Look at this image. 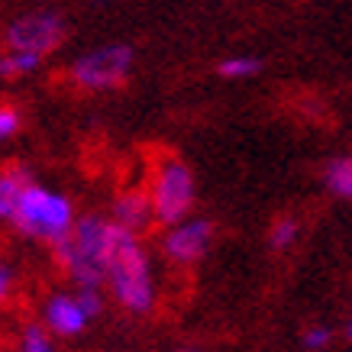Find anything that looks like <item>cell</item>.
Returning a JSON list of instances; mask_svg holds the SVG:
<instances>
[{
    "label": "cell",
    "mask_w": 352,
    "mask_h": 352,
    "mask_svg": "<svg viewBox=\"0 0 352 352\" xmlns=\"http://www.w3.org/2000/svg\"><path fill=\"white\" fill-rule=\"evenodd\" d=\"M113 298L133 314L152 310L155 300V285H152V268L146 249L139 245V233L126 230L110 220V239H107V265H104Z\"/></svg>",
    "instance_id": "obj_1"
},
{
    "label": "cell",
    "mask_w": 352,
    "mask_h": 352,
    "mask_svg": "<svg viewBox=\"0 0 352 352\" xmlns=\"http://www.w3.org/2000/svg\"><path fill=\"white\" fill-rule=\"evenodd\" d=\"M107 239L110 220L104 217H85L78 220L62 239H55V256L75 285H100L104 265H107Z\"/></svg>",
    "instance_id": "obj_2"
},
{
    "label": "cell",
    "mask_w": 352,
    "mask_h": 352,
    "mask_svg": "<svg viewBox=\"0 0 352 352\" xmlns=\"http://www.w3.org/2000/svg\"><path fill=\"white\" fill-rule=\"evenodd\" d=\"M10 223L30 239H45L55 243L62 239L72 226H75V214H72V204L68 197L55 191H45L39 184H26L20 194V201L13 207Z\"/></svg>",
    "instance_id": "obj_3"
},
{
    "label": "cell",
    "mask_w": 352,
    "mask_h": 352,
    "mask_svg": "<svg viewBox=\"0 0 352 352\" xmlns=\"http://www.w3.org/2000/svg\"><path fill=\"white\" fill-rule=\"evenodd\" d=\"M152 210L165 226L182 223L194 207V175L182 159H162L152 178Z\"/></svg>",
    "instance_id": "obj_4"
},
{
    "label": "cell",
    "mask_w": 352,
    "mask_h": 352,
    "mask_svg": "<svg viewBox=\"0 0 352 352\" xmlns=\"http://www.w3.org/2000/svg\"><path fill=\"white\" fill-rule=\"evenodd\" d=\"M133 68V49L129 45H104L94 52L81 55L72 65V78L87 91H110L126 81Z\"/></svg>",
    "instance_id": "obj_5"
},
{
    "label": "cell",
    "mask_w": 352,
    "mask_h": 352,
    "mask_svg": "<svg viewBox=\"0 0 352 352\" xmlns=\"http://www.w3.org/2000/svg\"><path fill=\"white\" fill-rule=\"evenodd\" d=\"M62 39H65V23L55 13H30V16H20L16 23H10V30H7V45L20 49V52L45 55L58 49Z\"/></svg>",
    "instance_id": "obj_6"
},
{
    "label": "cell",
    "mask_w": 352,
    "mask_h": 352,
    "mask_svg": "<svg viewBox=\"0 0 352 352\" xmlns=\"http://www.w3.org/2000/svg\"><path fill=\"white\" fill-rule=\"evenodd\" d=\"M210 239H214V226L207 220H188L184 217L182 223H171V230L162 239V249L175 265H194L207 256Z\"/></svg>",
    "instance_id": "obj_7"
},
{
    "label": "cell",
    "mask_w": 352,
    "mask_h": 352,
    "mask_svg": "<svg viewBox=\"0 0 352 352\" xmlns=\"http://www.w3.org/2000/svg\"><path fill=\"white\" fill-rule=\"evenodd\" d=\"M87 317L85 307L78 304V298L72 294H55L49 304H45V323L52 327L55 333H62V336H78V333L87 327Z\"/></svg>",
    "instance_id": "obj_8"
},
{
    "label": "cell",
    "mask_w": 352,
    "mask_h": 352,
    "mask_svg": "<svg viewBox=\"0 0 352 352\" xmlns=\"http://www.w3.org/2000/svg\"><path fill=\"white\" fill-rule=\"evenodd\" d=\"M152 220H155V210H152L149 194L129 191V194H120L117 204H113V223L126 226L133 233H142Z\"/></svg>",
    "instance_id": "obj_9"
},
{
    "label": "cell",
    "mask_w": 352,
    "mask_h": 352,
    "mask_svg": "<svg viewBox=\"0 0 352 352\" xmlns=\"http://www.w3.org/2000/svg\"><path fill=\"white\" fill-rule=\"evenodd\" d=\"M26 184H30V175L23 168H16V165L0 168V220H10L13 217V207H16Z\"/></svg>",
    "instance_id": "obj_10"
},
{
    "label": "cell",
    "mask_w": 352,
    "mask_h": 352,
    "mask_svg": "<svg viewBox=\"0 0 352 352\" xmlns=\"http://www.w3.org/2000/svg\"><path fill=\"white\" fill-rule=\"evenodd\" d=\"M323 182L336 197H346L352 201V155H342V159H333L323 171Z\"/></svg>",
    "instance_id": "obj_11"
},
{
    "label": "cell",
    "mask_w": 352,
    "mask_h": 352,
    "mask_svg": "<svg viewBox=\"0 0 352 352\" xmlns=\"http://www.w3.org/2000/svg\"><path fill=\"white\" fill-rule=\"evenodd\" d=\"M43 62V55L36 52H20V49H10L7 55H0V78H20L36 72Z\"/></svg>",
    "instance_id": "obj_12"
},
{
    "label": "cell",
    "mask_w": 352,
    "mask_h": 352,
    "mask_svg": "<svg viewBox=\"0 0 352 352\" xmlns=\"http://www.w3.org/2000/svg\"><path fill=\"white\" fill-rule=\"evenodd\" d=\"M298 230L300 226H298L294 217H281V220H275V223H272V233H268L272 249H278V252H281V249H288V245L298 239Z\"/></svg>",
    "instance_id": "obj_13"
},
{
    "label": "cell",
    "mask_w": 352,
    "mask_h": 352,
    "mask_svg": "<svg viewBox=\"0 0 352 352\" xmlns=\"http://www.w3.org/2000/svg\"><path fill=\"white\" fill-rule=\"evenodd\" d=\"M258 68H262V62H258V58L236 55V58H223V62H220V75H223V78H249V75H256Z\"/></svg>",
    "instance_id": "obj_14"
},
{
    "label": "cell",
    "mask_w": 352,
    "mask_h": 352,
    "mask_svg": "<svg viewBox=\"0 0 352 352\" xmlns=\"http://www.w3.org/2000/svg\"><path fill=\"white\" fill-rule=\"evenodd\" d=\"M75 298H78V304L85 307L87 317H97V314H100V307H104V300H100V294H97L94 285H81Z\"/></svg>",
    "instance_id": "obj_15"
},
{
    "label": "cell",
    "mask_w": 352,
    "mask_h": 352,
    "mask_svg": "<svg viewBox=\"0 0 352 352\" xmlns=\"http://www.w3.org/2000/svg\"><path fill=\"white\" fill-rule=\"evenodd\" d=\"M20 352H52V346H49L45 333L39 330V327H30V330L23 333V346H20Z\"/></svg>",
    "instance_id": "obj_16"
},
{
    "label": "cell",
    "mask_w": 352,
    "mask_h": 352,
    "mask_svg": "<svg viewBox=\"0 0 352 352\" xmlns=\"http://www.w3.org/2000/svg\"><path fill=\"white\" fill-rule=\"evenodd\" d=\"M330 336L333 333L327 330V327H310V330L304 333V349H310V352L327 349V346H330Z\"/></svg>",
    "instance_id": "obj_17"
},
{
    "label": "cell",
    "mask_w": 352,
    "mask_h": 352,
    "mask_svg": "<svg viewBox=\"0 0 352 352\" xmlns=\"http://www.w3.org/2000/svg\"><path fill=\"white\" fill-rule=\"evenodd\" d=\"M20 129V113L13 107H0V139H10Z\"/></svg>",
    "instance_id": "obj_18"
},
{
    "label": "cell",
    "mask_w": 352,
    "mask_h": 352,
    "mask_svg": "<svg viewBox=\"0 0 352 352\" xmlns=\"http://www.w3.org/2000/svg\"><path fill=\"white\" fill-rule=\"evenodd\" d=\"M10 285H13L10 268H3V265H0V300L7 298V291H10Z\"/></svg>",
    "instance_id": "obj_19"
},
{
    "label": "cell",
    "mask_w": 352,
    "mask_h": 352,
    "mask_svg": "<svg viewBox=\"0 0 352 352\" xmlns=\"http://www.w3.org/2000/svg\"><path fill=\"white\" fill-rule=\"evenodd\" d=\"M346 340L352 342V317H349V320H346Z\"/></svg>",
    "instance_id": "obj_20"
}]
</instances>
